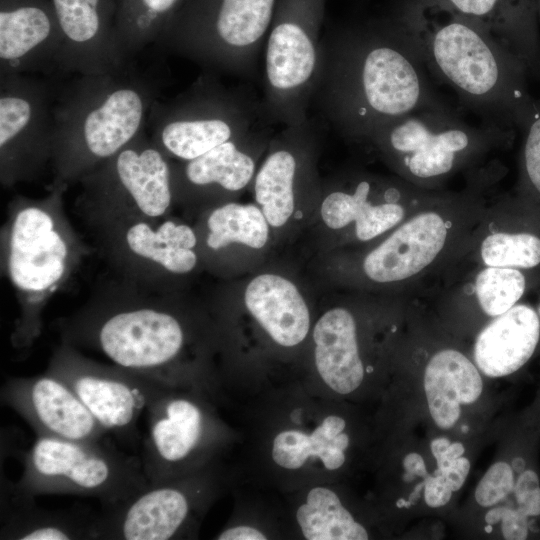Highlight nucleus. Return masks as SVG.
Here are the masks:
<instances>
[{
  "label": "nucleus",
  "mask_w": 540,
  "mask_h": 540,
  "mask_svg": "<svg viewBox=\"0 0 540 540\" xmlns=\"http://www.w3.org/2000/svg\"><path fill=\"white\" fill-rule=\"evenodd\" d=\"M447 206L424 207L403 220L363 260L364 274L379 284L400 283L428 270L442 254L454 233Z\"/></svg>",
  "instance_id": "nucleus-19"
},
{
  "label": "nucleus",
  "mask_w": 540,
  "mask_h": 540,
  "mask_svg": "<svg viewBox=\"0 0 540 540\" xmlns=\"http://www.w3.org/2000/svg\"><path fill=\"white\" fill-rule=\"evenodd\" d=\"M61 45L52 0H0V73H49Z\"/></svg>",
  "instance_id": "nucleus-21"
},
{
  "label": "nucleus",
  "mask_w": 540,
  "mask_h": 540,
  "mask_svg": "<svg viewBox=\"0 0 540 540\" xmlns=\"http://www.w3.org/2000/svg\"><path fill=\"white\" fill-rule=\"evenodd\" d=\"M522 131L520 192L534 205L540 206V97L534 100L531 116Z\"/></svg>",
  "instance_id": "nucleus-36"
},
{
  "label": "nucleus",
  "mask_w": 540,
  "mask_h": 540,
  "mask_svg": "<svg viewBox=\"0 0 540 540\" xmlns=\"http://www.w3.org/2000/svg\"><path fill=\"white\" fill-rule=\"evenodd\" d=\"M97 513L79 506L50 510L1 476V540H92Z\"/></svg>",
  "instance_id": "nucleus-26"
},
{
  "label": "nucleus",
  "mask_w": 540,
  "mask_h": 540,
  "mask_svg": "<svg viewBox=\"0 0 540 540\" xmlns=\"http://www.w3.org/2000/svg\"><path fill=\"white\" fill-rule=\"evenodd\" d=\"M515 130L482 122L474 126L454 109H425L376 127L367 142L414 186H432L488 151L512 143Z\"/></svg>",
  "instance_id": "nucleus-7"
},
{
  "label": "nucleus",
  "mask_w": 540,
  "mask_h": 540,
  "mask_svg": "<svg viewBox=\"0 0 540 540\" xmlns=\"http://www.w3.org/2000/svg\"><path fill=\"white\" fill-rule=\"evenodd\" d=\"M101 251L120 279L153 290L192 273L199 263L198 236L167 216L122 220L93 229Z\"/></svg>",
  "instance_id": "nucleus-15"
},
{
  "label": "nucleus",
  "mask_w": 540,
  "mask_h": 540,
  "mask_svg": "<svg viewBox=\"0 0 540 540\" xmlns=\"http://www.w3.org/2000/svg\"><path fill=\"white\" fill-rule=\"evenodd\" d=\"M233 483V469L223 461L170 479L102 506L92 540H174L197 538L213 503Z\"/></svg>",
  "instance_id": "nucleus-12"
},
{
  "label": "nucleus",
  "mask_w": 540,
  "mask_h": 540,
  "mask_svg": "<svg viewBox=\"0 0 540 540\" xmlns=\"http://www.w3.org/2000/svg\"><path fill=\"white\" fill-rule=\"evenodd\" d=\"M451 441L446 437H439L432 440L430 444V449L433 457L442 453L449 445Z\"/></svg>",
  "instance_id": "nucleus-44"
},
{
  "label": "nucleus",
  "mask_w": 540,
  "mask_h": 540,
  "mask_svg": "<svg viewBox=\"0 0 540 540\" xmlns=\"http://www.w3.org/2000/svg\"><path fill=\"white\" fill-rule=\"evenodd\" d=\"M539 343V312L529 304L517 303L480 331L473 347V361L487 377H506L531 360Z\"/></svg>",
  "instance_id": "nucleus-27"
},
{
  "label": "nucleus",
  "mask_w": 540,
  "mask_h": 540,
  "mask_svg": "<svg viewBox=\"0 0 540 540\" xmlns=\"http://www.w3.org/2000/svg\"><path fill=\"white\" fill-rule=\"evenodd\" d=\"M244 303L273 344L292 349L307 339L312 327L308 305L286 277L272 273L256 276L245 289Z\"/></svg>",
  "instance_id": "nucleus-28"
},
{
  "label": "nucleus",
  "mask_w": 540,
  "mask_h": 540,
  "mask_svg": "<svg viewBox=\"0 0 540 540\" xmlns=\"http://www.w3.org/2000/svg\"><path fill=\"white\" fill-rule=\"evenodd\" d=\"M526 289L527 276L516 268L485 266L474 282V295L480 308L493 318L519 303Z\"/></svg>",
  "instance_id": "nucleus-35"
},
{
  "label": "nucleus",
  "mask_w": 540,
  "mask_h": 540,
  "mask_svg": "<svg viewBox=\"0 0 540 540\" xmlns=\"http://www.w3.org/2000/svg\"><path fill=\"white\" fill-rule=\"evenodd\" d=\"M465 448L461 442H451L450 445L439 455L435 456L437 466L454 460L464 455Z\"/></svg>",
  "instance_id": "nucleus-43"
},
{
  "label": "nucleus",
  "mask_w": 540,
  "mask_h": 540,
  "mask_svg": "<svg viewBox=\"0 0 540 540\" xmlns=\"http://www.w3.org/2000/svg\"><path fill=\"white\" fill-rule=\"evenodd\" d=\"M385 180L357 175L351 187L330 191L322 200L320 212L327 227L338 230L354 221L358 240L370 241L395 228L407 212L405 202L420 196L415 186L398 183L378 203L373 198Z\"/></svg>",
  "instance_id": "nucleus-25"
},
{
  "label": "nucleus",
  "mask_w": 540,
  "mask_h": 540,
  "mask_svg": "<svg viewBox=\"0 0 540 540\" xmlns=\"http://www.w3.org/2000/svg\"><path fill=\"white\" fill-rule=\"evenodd\" d=\"M277 0H186L157 41L208 73L254 79Z\"/></svg>",
  "instance_id": "nucleus-9"
},
{
  "label": "nucleus",
  "mask_w": 540,
  "mask_h": 540,
  "mask_svg": "<svg viewBox=\"0 0 540 540\" xmlns=\"http://www.w3.org/2000/svg\"><path fill=\"white\" fill-rule=\"evenodd\" d=\"M453 494L445 477L435 471L424 479V500L431 508H438L446 505Z\"/></svg>",
  "instance_id": "nucleus-40"
},
{
  "label": "nucleus",
  "mask_w": 540,
  "mask_h": 540,
  "mask_svg": "<svg viewBox=\"0 0 540 540\" xmlns=\"http://www.w3.org/2000/svg\"><path fill=\"white\" fill-rule=\"evenodd\" d=\"M317 124L308 119L270 141V150L253 179L255 200L272 227L287 223L295 210L297 186L310 167Z\"/></svg>",
  "instance_id": "nucleus-23"
},
{
  "label": "nucleus",
  "mask_w": 540,
  "mask_h": 540,
  "mask_svg": "<svg viewBox=\"0 0 540 540\" xmlns=\"http://www.w3.org/2000/svg\"><path fill=\"white\" fill-rule=\"evenodd\" d=\"M267 124L274 123L261 97L245 86H225L212 73L167 102L157 100L147 122L153 142L178 161L197 158Z\"/></svg>",
  "instance_id": "nucleus-10"
},
{
  "label": "nucleus",
  "mask_w": 540,
  "mask_h": 540,
  "mask_svg": "<svg viewBox=\"0 0 540 540\" xmlns=\"http://www.w3.org/2000/svg\"><path fill=\"white\" fill-rule=\"evenodd\" d=\"M285 528L305 540H366L369 532L345 504L335 483L286 493Z\"/></svg>",
  "instance_id": "nucleus-31"
},
{
  "label": "nucleus",
  "mask_w": 540,
  "mask_h": 540,
  "mask_svg": "<svg viewBox=\"0 0 540 540\" xmlns=\"http://www.w3.org/2000/svg\"><path fill=\"white\" fill-rule=\"evenodd\" d=\"M272 126L253 129L192 160L172 162L174 201L243 190L254 179L257 156L270 143Z\"/></svg>",
  "instance_id": "nucleus-22"
},
{
  "label": "nucleus",
  "mask_w": 540,
  "mask_h": 540,
  "mask_svg": "<svg viewBox=\"0 0 540 540\" xmlns=\"http://www.w3.org/2000/svg\"><path fill=\"white\" fill-rule=\"evenodd\" d=\"M312 342L315 378L311 382L339 399L358 392L369 370L353 313L345 307L324 312L313 325Z\"/></svg>",
  "instance_id": "nucleus-24"
},
{
  "label": "nucleus",
  "mask_w": 540,
  "mask_h": 540,
  "mask_svg": "<svg viewBox=\"0 0 540 540\" xmlns=\"http://www.w3.org/2000/svg\"><path fill=\"white\" fill-rule=\"evenodd\" d=\"M186 0H116L115 35L127 60L157 43Z\"/></svg>",
  "instance_id": "nucleus-32"
},
{
  "label": "nucleus",
  "mask_w": 540,
  "mask_h": 540,
  "mask_svg": "<svg viewBox=\"0 0 540 540\" xmlns=\"http://www.w3.org/2000/svg\"><path fill=\"white\" fill-rule=\"evenodd\" d=\"M203 230L205 246L215 253L232 244L261 249L269 238V223L261 208L253 204L227 202L213 207Z\"/></svg>",
  "instance_id": "nucleus-33"
},
{
  "label": "nucleus",
  "mask_w": 540,
  "mask_h": 540,
  "mask_svg": "<svg viewBox=\"0 0 540 540\" xmlns=\"http://www.w3.org/2000/svg\"><path fill=\"white\" fill-rule=\"evenodd\" d=\"M118 279L57 322L62 343L97 351L141 376L225 399L213 363L217 335L166 296Z\"/></svg>",
  "instance_id": "nucleus-1"
},
{
  "label": "nucleus",
  "mask_w": 540,
  "mask_h": 540,
  "mask_svg": "<svg viewBox=\"0 0 540 540\" xmlns=\"http://www.w3.org/2000/svg\"><path fill=\"white\" fill-rule=\"evenodd\" d=\"M160 82L130 60L103 74L78 75L57 92L51 166L55 183L79 182L146 129Z\"/></svg>",
  "instance_id": "nucleus-5"
},
{
  "label": "nucleus",
  "mask_w": 540,
  "mask_h": 540,
  "mask_svg": "<svg viewBox=\"0 0 540 540\" xmlns=\"http://www.w3.org/2000/svg\"><path fill=\"white\" fill-rule=\"evenodd\" d=\"M537 11H538V19L540 21V0H538V8H537Z\"/></svg>",
  "instance_id": "nucleus-45"
},
{
  "label": "nucleus",
  "mask_w": 540,
  "mask_h": 540,
  "mask_svg": "<svg viewBox=\"0 0 540 540\" xmlns=\"http://www.w3.org/2000/svg\"><path fill=\"white\" fill-rule=\"evenodd\" d=\"M68 186L53 182L41 198L15 197L1 230L2 270L19 307L11 334L16 349H27L40 336L42 314L91 252L64 209Z\"/></svg>",
  "instance_id": "nucleus-6"
},
{
  "label": "nucleus",
  "mask_w": 540,
  "mask_h": 540,
  "mask_svg": "<svg viewBox=\"0 0 540 540\" xmlns=\"http://www.w3.org/2000/svg\"><path fill=\"white\" fill-rule=\"evenodd\" d=\"M205 392L164 385L145 414L147 432L140 457L144 475L154 485L223 461L239 433Z\"/></svg>",
  "instance_id": "nucleus-8"
},
{
  "label": "nucleus",
  "mask_w": 540,
  "mask_h": 540,
  "mask_svg": "<svg viewBox=\"0 0 540 540\" xmlns=\"http://www.w3.org/2000/svg\"><path fill=\"white\" fill-rule=\"evenodd\" d=\"M426 68L483 122L523 130L534 98L524 63L486 28L438 0H409L395 14Z\"/></svg>",
  "instance_id": "nucleus-4"
},
{
  "label": "nucleus",
  "mask_w": 540,
  "mask_h": 540,
  "mask_svg": "<svg viewBox=\"0 0 540 540\" xmlns=\"http://www.w3.org/2000/svg\"><path fill=\"white\" fill-rule=\"evenodd\" d=\"M58 90L46 80L0 73V181L34 180L51 163Z\"/></svg>",
  "instance_id": "nucleus-17"
},
{
  "label": "nucleus",
  "mask_w": 540,
  "mask_h": 540,
  "mask_svg": "<svg viewBox=\"0 0 540 540\" xmlns=\"http://www.w3.org/2000/svg\"><path fill=\"white\" fill-rule=\"evenodd\" d=\"M513 496L516 507L537 526L540 519V478L534 468L527 466L519 473Z\"/></svg>",
  "instance_id": "nucleus-39"
},
{
  "label": "nucleus",
  "mask_w": 540,
  "mask_h": 540,
  "mask_svg": "<svg viewBox=\"0 0 540 540\" xmlns=\"http://www.w3.org/2000/svg\"><path fill=\"white\" fill-rule=\"evenodd\" d=\"M479 253L485 266L535 269L540 266V235L531 230L496 231L482 240Z\"/></svg>",
  "instance_id": "nucleus-34"
},
{
  "label": "nucleus",
  "mask_w": 540,
  "mask_h": 540,
  "mask_svg": "<svg viewBox=\"0 0 540 540\" xmlns=\"http://www.w3.org/2000/svg\"><path fill=\"white\" fill-rule=\"evenodd\" d=\"M80 208L93 229L167 216L174 204L171 159L146 129L83 176Z\"/></svg>",
  "instance_id": "nucleus-14"
},
{
  "label": "nucleus",
  "mask_w": 540,
  "mask_h": 540,
  "mask_svg": "<svg viewBox=\"0 0 540 540\" xmlns=\"http://www.w3.org/2000/svg\"><path fill=\"white\" fill-rule=\"evenodd\" d=\"M234 511L227 524L214 537L218 540H268L277 538L281 529L269 520H255Z\"/></svg>",
  "instance_id": "nucleus-38"
},
{
  "label": "nucleus",
  "mask_w": 540,
  "mask_h": 540,
  "mask_svg": "<svg viewBox=\"0 0 540 540\" xmlns=\"http://www.w3.org/2000/svg\"><path fill=\"white\" fill-rule=\"evenodd\" d=\"M327 0H277L264 50L263 94L270 120L308 119L320 61Z\"/></svg>",
  "instance_id": "nucleus-13"
},
{
  "label": "nucleus",
  "mask_w": 540,
  "mask_h": 540,
  "mask_svg": "<svg viewBox=\"0 0 540 540\" xmlns=\"http://www.w3.org/2000/svg\"><path fill=\"white\" fill-rule=\"evenodd\" d=\"M486 28L540 78L538 0H438Z\"/></svg>",
  "instance_id": "nucleus-29"
},
{
  "label": "nucleus",
  "mask_w": 540,
  "mask_h": 540,
  "mask_svg": "<svg viewBox=\"0 0 540 540\" xmlns=\"http://www.w3.org/2000/svg\"><path fill=\"white\" fill-rule=\"evenodd\" d=\"M481 374L474 361L457 349L443 348L430 357L423 385L430 416L438 428L455 427L462 408L478 401L483 392Z\"/></svg>",
  "instance_id": "nucleus-30"
},
{
  "label": "nucleus",
  "mask_w": 540,
  "mask_h": 540,
  "mask_svg": "<svg viewBox=\"0 0 540 540\" xmlns=\"http://www.w3.org/2000/svg\"><path fill=\"white\" fill-rule=\"evenodd\" d=\"M0 395L2 403L22 417L36 436L77 442L106 438V431L72 388L47 370L31 377L7 379Z\"/></svg>",
  "instance_id": "nucleus-18"
},
{
  "label": "nucleus",
  "mask_w": 540,
  "mask_h": 540,
  "mask_svg": "<svg viewBox=\"0 0 540 540\" xmlns=\"http://www.w3.org/2000/svg\"><path fill=\"white\" fill-rule=\"evenodd\" d=\"M403 468L407 474V479L423 478L429 474L422 456L418 453H408L403 459Z\"/></svg>",
  "instance_id": "nucleus-42"
},
{
  "label": "nucleus",
  "mask_w": 540,
  "mask_h": 540,
  "mask_svg": "<svg viewBox=\"0 0 540 540\" xmlns=\"http://www.w3.org/2000/svg\"><path fill=\"white\" fill-rule=\"evenodd\" d=\"M15 484L35 498L68 494L96 498L102 506L118 504L149 485L141 459L106 438L77 442L47 436H36L25 452Z\"/></svg>",
  "instance_id": "nucleus-11"
},
{
  "label": "nucleus",
  "mask_w": 540,
  "mask_h": 540,
  "mask_svg": "<svg viewBox=\"0 0 540 540\" xmlns=\"http://www.w3.org/2000/svg\"><path fill=\"white\" fill-rule=\"evenodd\" d=\"M471 463L466 457H458L437 466V472L441 473L453 492L458 491L464 485L470 472Z\"/></svg>",
  "instance_id": "nucleus-41"
},
{
  "label": "nucleus",
  "mask_w": 540,
  "mask_h": 540,
  "mask_svg": "<svg viewBox=\"0 0 540 540\" xmlns=\"http://www.w3.org/2000/svg\"><path fill=\"white\" fill-rule=\"evenodd\" d=\"M46 370L72 388L107 434L131 446L140 439V416L164 386L115 364L94 361L62 342Z\"/></svg>",
  "instance_id": "nucleus-16"
},
{
  "label": "nucleus",
  "mask_w": 540,
  "mask_h": 540,
  "mask_svg": "<svg viewBox=\"0 0 540 540\" xmlns=\"http://www.w3.org/2000/svg\"><path fill=\"white\" fill-rule=\"evenodd\" d=\"M251 397L248 480L284 494L335 483L348 464L353 440L340 399L311 381L296 380Z\"/></svg>",
  "instance_id": "nucleus-3"
},
{
  "label": "nucleus",
  "mask_w": 540,
  "mask_h": 540,
  "mask_svg": "<svg viewBox=\"0 0 540 540\" xmlns=\"http://www.w3.org/2000/svg\"><path fill=\"white\" fill-rule=\"evenodd\" d=\"M527 464L522 456H517L511 463L498 461L491 465L476 486V502L482 507H493L511 496L516 506L513 496L516 480Z\"/></svg>",
  "instance_id": "nucleus-37"
},
{
  "label": "nucleus",
  "mask_w": 540,
  "mask_h": 540,
  "mask_svg": "<svg viewBox=\"0 0 540 540\" xmlns=\"http://www.w3.org/2000/svg\"><path fill=\"white\" fill-rule=\"evenodd\" d=\"M62 45L57 70L77 75L112 72L127 60L115 35L116 0H52Z\"/></svg>",
  "instance_id": "nucleus-20"
},
{
  "label": "nucleus",
  "mask_w": 540,
  "mask_h": 540,
  "mask_svg": "<svg viewBox=\"0 0 540 540\" xmlns=\"http://www.w3.org/2000/svg\"><path fill=\"white\" fill-rule=\"evenodd\" d=\"M412 35L396 16L331 27L322 35L311 106L342 136L365 141L386 121L453 109L431 86Z\"/></svg>",
  "instance_id": "nucleus-2"
}]
</instances>
